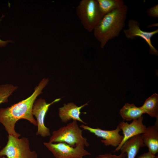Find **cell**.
Segmentation results:
<instances>
[{
    "mask_svg": "<svg viewBox=\"0 0 158 158\" xmlns=\"http://www.w3.org/2000/svg\"><path fill=\"white\" fill-rule=\"evenodd\" d=\"M144 112L140 107H137L134 104L126 103L121 109L119 114L124 120L126 121L133 120L141 116Z\"/></svg>",
    "mask_w": 158,
    "mask_h": 158,
    "instance_id": "5bb4252c",
    "label": "cell"
},
{
    "mask_svg": "<svg viewBox=\"0 0 158 158\" xmlns=\"http://www.w3.org/2000/svg\"><path fill=\"white\" fill-rule=\"evenodd\" d=\"M148 16L153 18H158V4L148 8L146 11Z\"/></svg>",
    "mask_w": 158,
    "mask_h": 158,
    "instance_id": "ac0fdd59",
    "label": "cell"
},
{
    "mask_svg": "<svg viewBox=\"0 0 158 158\" xmlns=\"http://www.w3.org/2000/svg\"><path fill=\"white\" fill-rule=\"evenodd\" d=\"M99 10L104 16L112 11L123 6L125 4L122 0H97Z\"/></svg>",
    "mask_w": 158,
    "mask_h": 158,
    "instance_id": "2e32d148",
    "label": "cell"
},
{
    "mask_svg": "<svg viewBox=\"0 0 158 158\" xmlns=\"http://www.w3.org/2000/svg\"><path fill=\"white\" fill-rule=\"evenodd\" d=\"M43 144L55 158H83L91 154L85 149V146L81 144L76 145L73 147L64 142H44Z\"/></svg>",
    "mask_w": 158,
    "mask_h": 158,
    "instance_id": "8992f818",
    "label": "cell"
},
{
    "mask_svg": "<svg viewBox=\"0 0 158 158\" xmlns=\"http://www.w3.org/2000/svg\"><path fill=\"white\" fill-rule=\"evenodd\" d=\"M126 156L127 154L126 153H121L118 155L108 153L99 155L95 158H126Z\"/></svg>",
    "mask_w": 158,
    "mask_h": 158,
    "instance_id": "d6986e66",
    "label": "cell"
},
{
    "mask_svg": "<svg viewBox=\"0 0 158 158\" xmlns=\"http://www.w3.org/2000/svg\"><path fill=\"white\" fill-rule=\"evenodd\" d=\"M141 109L144 113H147L151 117H155L158 121V95L153 94L147 98Z\"/></svg>",
    "mask_w": 158,
    "mask_h": 158,
    "instance_id": "9a60e30c",
    "label": "cell"
},
{
    "mask_svg": "<svg viewBox=\"0 0 158 158\" xmlns=\"http://www.w3.org/2000/svg\"><path fill=\"white\" fill-rule=\"evenodd\" d=\"M7 158H37L35 151H31L29 141L26 137L19 139L11 135L8 136L6 145L0 151V156Z\"/></svg>",
    "mask_w": 158,
    "mask_h": 158,
    "instance_id": "5b68a950",
    "label": "cell"
},
{
    "mask_svg": "<svg viewBox=\"0 0 158 158\" xmlns=\"http://www.w3.org/2000/svg\"><path fill=\"white\" fill-rule=\"evenodd\" d=\"M155 158H158V155H157L156 156H155Z\"/></svg>",
    "mask_w": 158,
    "mask_h": 158,
    "instance_id": "603a6c76",
    "label": "cell"
},
{
    "mask_svg": "<svg viewBox=\"0 0 158 158\" xmlns=\"http://www.w3.org/2000/svg\"><path fill=\"white\" fill-rule=\"evenodd\" d=\"M1 148V147L0 146V148ZM2 157H1V156H0V158H2Z\"/></svg>",
    "mask_w": 158,
    "mask_h": 158,
    "instance_id": "cb8c5ba5",
    "label": "cell"
},
{
    "mask_svg": "<svg viewBox=\"0 0 158 158\" xmlns=\"http://www.w3.org/2000/svg\"><path fill=\"white\" fill-rule=\"evenodd\" d=\"M143 117L133 120L130 123L124 121L121 122L118 126L123 132V140L120 144L114 151L115 152L120 150L121 148L127 140L137 135H141L145 131L147 127L143 124Z\"/></svg>",
    "mask_w": 158,
    "mask_h": 158,
    "instance_id": "30bf717a",
    "label": "cell"
},
{
    "mask_svg": "<svg viewBox=\"0 0 158 158\" xmlns=\"http://www.w3.org/2000/svg\"><path fill=\"white\" fill-rule=\"evenodd\" d=\"M158 26V23H154L151 24H149L147 26V28H149L151 27H157Z\"/></svg>",
    "mask_w": 158,
    "mask_h": 158,
    "instance_id": "7402d4cb",
    "label": "cell"
},
{
    "mask_svg": "<svg viewBox=\"0 0 158 158\" xmlns=\"http://www.w3.org/2000/svg\"><path fill=\"white\" fill-rule=\"evenodd\" d=\"M82 132L77 121L73 120L66 126L53 131L49 142H64L73 147L76 145L81 144L88 147L90 144L87 139L83 137Z\"/></svg>",
    "mask_w": 158,
    "mask_h": 158,
    "instance_id": "3957f363",
    "label": "cell"
},
{
    "mask_svg": "<svg viewBox=\"0 0 158 158\" xmlns=\"http://www.w3.org/2000/svg\"><path fill=\"white\" fill-rule=\"evenodd\" d=\"M128 25V28L123 30L126 37L130 39H133L136 37H141L149 46L150 53L157 56L158 51L152 45L151 39L154 35L158 33V30L157 29L151 32L142 31L140 28L139 22L134 19H129Z\"/></svg>",
    "mask_w": 158,
    "mask_h": 158,
    "instance_id": "ba28073f",
    "label": "cell"
},
{
    "mask_svg": "<svg viewBox=\"0 0 158 158\" xmlns=\"http://www.w3.org/2000/svg\"><path fill=\"white\" fill-rule=\"evenodd\" d=\"M76 13L82 25L89 32L93 31L104 16L97 0H82L76 8Z\"/></svg>",
    "mask_w": 158,
    "mask_h": 158,
    "instance_id": "277c9868",
    "label": "cell"
},
{
    "mask_svg": "<svg viewBox=\"0 0 158 158\" xmlns=\"http://www.w3.org/2000/svg\"><path fill=\"white\" fill-rule=\"evenodd\" d=\"M88 105V103H86L78 107L73 102L64 104L63 107L59 108V115L61 121L67 123L69 120L73 119L78 121L83 124L87 125V123L80 118V110Z\"/></svg>",
    "mask_w": 158,
    "mask_h": 158,
    "instance_id": "8fae6325",
    "label": "cell"
},
{
    "mask_svg": "<svg viewBox=\"0 0 158 158\" xmlns=\"http://www.w3.org/2000/svg\"><path fill=\"white\" fill-rule=\"evenodd\" d=\"M61 99H56L49 103H47L45 100L42 98L35 100L32 107V114L37 119L38 127L37 135L44 137L50 135L49 128L44 125V118L49 106Z\"/></svg>",
    "mask_w": 158,
    "mask_h": 158,
    "instance_id": "52a82bcc",
    "label": "cell"
},
{
    "mask_svg": "<svg viewBox=\"0 0 158 158\" xmlns=\"http://www.w3.org/2000/svg\"><path fill=\"white\" fill-rule=\"evenodd\" d=\"M79 127L94 134L97 137L102 138L104 140H101V141L106 146L111 145L117 147L120 144L123 139V136L119 133L121 130L118 126L116 129L112 130H104L99 128H93L83 124L80 125Z\"/></svg>",
    "mask_w": 158,
    "mask_h": 158,
    "instance_id": "9c48e42d",
    "label": "cell"
},
{
    "mask_svg": "<svg viewBox=\"0 0 158 158\" xmlns=\"http://www.w3.org/2000/svg\"><path fill=\"white\" fill-rule=\"evenodd\" d=\"M4 16H2L1 18L0 19V22L2 18ZM11 42V40L3 41L0 39V47H4L8 43Z\"/></svg>",
    "mask_w": 158,
    "mask_h": 158,
    "instance_id": "44dd1931",
    "label": "cell"
},
{
    "mask_svg": "<svg viewBox=\"0 0 158 158\" xmlns=\"http://www.w3.org/2000/svg\"><path fill=\"white\" fill-rule=\"evenodd\" d=\"M155 156L149 152L139 156L137 158H155Z\"/></svg>",
    "mask_w": 158,
    "mask_h": 158,
    "instance_id": "ffe728a7",
    "label": "cell"
},
{
    "mask_svg": "<svg viewBox=\"0 0 158 158\" xmlns=\"http://www.w3.org/2000/svg\"><path fill=\"white\" fill-rule=\"evenodd\" d=\"M128 8L125 5L105 15L93 31L94 37L103 49L110 40L118 36L125 26Z\"/></svg>",
    "mask_w": 158,
    "mask_h": 158,
    "instance_id": "7a4b0ae2",
    "label": "cell"
},
{
    "mask_svg": "<svg viewBox=\"0 0 158 158\" xmlns=\"http://www.w3.org/2000/svg\"><path fill=\"white\" fill-rule=\"evenodd\" d=\"M17 87L11 84L0 85V104L7 102L8 98L16 90Z\"/></svg>",
    "mask_w": 158,
    "mask_h": 158,
    "instance_id": "e0dca14e",
    "label": "cell"
},
{
    "mask_svg": "<svg viewBox=\"0 0 158 158\" xmlns=\"http://www.w3.org/2000/svg\"><path fill=\"white\" fill-rule=\"evenodd\" d=\"M48 82V79L43 78L30 97L10 107L0 109V123L4 126L8 135L18 138L20 136L15 130L16 123L20 119L27 120L33 125L37 126V120L32 114V107L36 98L42 93V90Z\"/></svg>",
    "mask_w": 158,
    "mask_h": 158,
    "instance_id": "6da1fadb",
    "label": "cell"
},
{
    "mask_svg": "<svg viewBox=\"0 0 158 158\" xmlns=\"http://www.w3.org/2000/svg\"><path fill=\"white\" fill-rule=\"evenodd\" d=\"M145 146H147L149 152L155 155L158 152V121L154 125L147 128L145 132L141 135Z\"/></svg>",
    "mask_w": 158,
    "mask_h": 158,
    "instance_id": "7c38bea8",
    "label": "cell"
},
{
    "mask_svg": "<svg viewBox=\"0 0 158 158\" xmlns=\"http://www.w3.org/2000/svg\"><path fill=\"white\" fill-rule=\"evenodd\" d=\"M145 146L141 135L129 139L123 145L120 150L121 153H126L127 158H135L140 149Z\"/></svg>",
    "mask_w": 158,
    "mask_h": 158,
    "instance_id": "4fadbf2b",
    "label": "cell"
}]
</instances>
